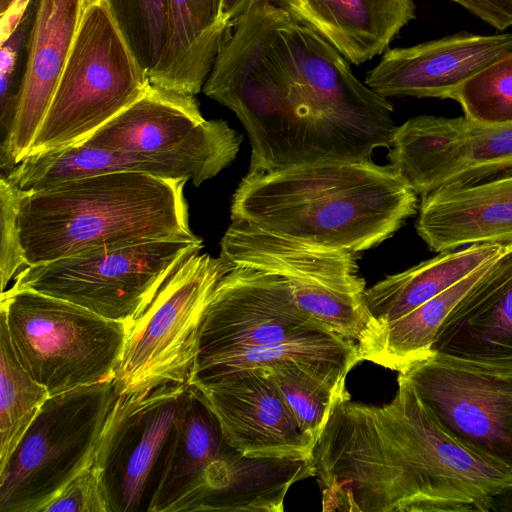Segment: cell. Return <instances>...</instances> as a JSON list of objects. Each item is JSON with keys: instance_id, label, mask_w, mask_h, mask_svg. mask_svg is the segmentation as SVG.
<instances>
[{"instance_id": "obj_35", "label": "cell", "mask_w": 512, "mask_h": 512, "mask_svg": "<svg viewBox=\"0 0 512 512\" xmlns=\"http://www.w3.org/2000/svg\"><path fill=\"white\" fill-rule=\"evenodd\" d=\"M261 0H222L221 12L224 21L233 26L234 23L255 3Z\"/></svg>"}, {"instance_id": "obj_9", "label": "cell", "mask_w": 512, "mask_h": 512, "mask_svg": "<svg viewBox=\"0 0 512 512\" xmlns=\"http://www.w3.org/2000/svg\"><path fill=\"white\" fill-rule=\"evenodd\" d=\"M230 265L221 257L198 252L177 267L128 326L114 378L117 395L188 383L206 308Z\"/></svg>"}, {"instance_id": "obj_7", "label": "cell", "mask_w": 512, "mask_h": 512, "mask_svg": "<svg viewBox=\"0 0 512 512\" xmlns=\"http://www.w3.org/2000/svg\"><path fill=\"white\" fill-rule=\"evenodd\" d=\"M116 396L114 380L50 396L0 470V511L40 512L92 466Z\"/></svg>"}, {"instance_id": "obj_16", "label": "cell", "mask_w": 512, "mask_h": 512, "mask_svg": "<svg viewBox=\"0 0 512 512\" xmlns=\"http://www.w3.org/2000/svg\"><path fill=\"white\" fill-rule=\"evenodd\" d=\"M220 246L224 261L284 278L299 307L323 296L364 299L358 253L285 237L241 221H232Z\"/></svg>"}, {"instance_id": "obj_1", "label": "cell", "mask_w": 512, "mask_h": 512, "mask_svg": "<svg viewBox=\"0 0 512 512\" xmlns=\"http://www.w3.org/2000/svg\"><path fill=\"white\" fill-rule=\"evenodd\" d=\"M203 92L235 113L248 173L319 162H369L389 148L393 106L360 82L324 37L261 0L232 26Z\"/></svg>"}, {"instance_id": "obj_23", "label": "cell", "mask_w": 512, "mask_h": 512, "mask_svg": "<svg viewBox=\"0 0 512 512\" xmlns=\"http://www.w3.org/2000/svg\"><path fill=\"white\" fill-rule=\"evenodd\" d=\"M360 361L354 341L329 330H319L278 343L195 361L188 384L209 385L243 369L293 363L338 394L346 390V376Z\"/></svg>"}, {"instance_id": "obj_18", "label": "cell", "mask_w": 512, "mask_h": 512, "mask_svg": "<svg viewBox=\"0 0 512 512\" xmlns=\"http://www.w3.org/2000/svg\"><path fill=\"white\" fill-rule=\"evenodd\" d=\"M90 1L33 0L13 129L7 150L0 155L2 174L27 156Z\"/></svg>"}, {"instance_id": "obj_33", "label": "cell", "mask_w": 512, "mask_h": 512, "mask_svg": "<svg viewBox=\"0 0 512 512\" xmlns=\"http://www.w3.org/2000/svg\"><path fill=\"white\" fill-rule=\"evenodd\" d=\"M40 512H110L96 467L76 476Z\"/></svg>"}, {"instance_id": "obj_30", "label": "cell", "mask_w": 512, "mask_h": 512, "mask_svg": "<svg viewBox=\"0 0 512 512\" xmlns=\"http://www.w3.org/2000/svg\"><path fill=\"white\" fill-rule=\"evenodd\" d=\"M141 66L155 67L166 34L169 0H106Z\"/></svg>"}, {"instance_id": "obj_5", "label": "cell", "mask_w": 512, "mask_h": 512, "mask_svg": "<svg viewBox=\"0 0 512 512\" xmlns=\"http://www.w3.org/2000/svg\"><path fill=\"white\" fill-rule=\"evenodd\" d=\"M149 85L106 0H91L27 156L85 141Z\"/></svg>"}, {"instance_id": "obj_6", "label": "cell", "mask_w": 512, "mask_h": 512, "mask_svg": "<svg viewBox=\"0 0 512 512\" xmlns=\"http://www.w3.org/2000/svg\"><path fill=\"white\" fill-rule=\"evenodd\" d=\"M0 317L25 370L50 396L114 380L128 325L31 289L1 293Z\"/></svg>"}, {"instance_id": "obj_20", "label": "cell", "mask_w": 512, "mask_h": 512, "mask_svg": "<svg viewBox=\"0 0 512 512\" xmlns=\"http://www.w3.org/2000/svg\"><path fill=\"white\" fill-rule=\"evenodd\" d=\"M434 351L512 368V243L445 319Z\"/></svg>"}, {"instance_id": "obj_14", "label": "cell", "mask_w": 512, "mask_h": 512, "mask_svg": "<svg viewBox=\"0 0 512 512\" xmlns=\"http://www.w3.org/2000/svg\"><path fill=\"white\" fill-rule=\"evenodd\" d=\"M319 330L328 329L298 306L284 278L231 264L206 308L194 362Z\"/></svg>"}, {"instance_id": "obj_32", "label": "cell", "mask_w": 512, "mask_h": 512, "mask_svg": "<svg viewBox=\"0 0 512 512\" xmlns=\"http://www.w3.org/2000/svg\"><path fill=\"white\" fill-rule=\"evenodd\" d=\"M20 190L5 175L0 177V280L1 293L8 283L26 267L18 229V198Z\"/></svg>"}, {"instance_id": "obj_25", "label": "cell", "mask_w": 512, "mask_h": 512, "mask_svg": "<svg viewBox=\"0 0 512 512\" xmlns=\"http://www.w3.org/2000/svg\"><path fill=\"white\" fill-rule=\"evenodd\" d=\"M504 248L502 244H474L438 253L365 289L364 301L375 323L371 334L460 282L498 257Z\"/></svg>"}, {"instance_id": "obj_3", "label": "cell", "mask_w": 512, "mask_h": 512, "mask_svg": "<svg viewBox=\"0 0 512 512\" xmlns=\"http://www.w3.org/2000/svg\"><path fill=\"white\" fill-rule=\"evenodd\" d=\"M187 181L114 172L20 191L17 222L26 266L98 248L200 239L188 222Z\"/></svg>"}, {"instance_id": "obj_8", "label": "cell", "mask_w": 512, "mask_h": 512, "mask_svg": "<svg viewBox=\"0 0 512 512\" xmlns=\"http://www.w3.org/2000/svg\"><path fill=\"white\" fill-rule=\"evenodd\" d=\"M202 247L200 238L87 250L26 266L11 288L57 297L129 326L177 267Z\"/></svg>"}, {"instance_id": "obj_34", "label": "cell", "mask_w": 512, "mask_h": 512, "mask_svg": "<svg viewBox=\"0 0 512 512\" xmlns=\"http://www.w3.org/2000/svg\"><path fill=\"white\" fill-rule=\"evenodd\" d=\"M459 4L498 31L512 26V0H448Z\"/></svg>"}, {"instance_id": "obj_12", "label": "cell", "mask_w": 512, "mask_h": 512, "mask_svg": "<svg viewBox=\"0 0 512 512\" xmlns=\"http://www.w3.org/2000/svg\"><path fill=\"white\" fill-rule=\"evenodd\" d=\"M399 375L454 435L512 468V368L434 351Z\"/></svg>"}, {"instance_id": "obj_27", "label": "cell", "mask_w": 512, "mask_h": 512, "mask_svg": "<svg viewBox=\"0 0 512 512\" xmlns=\"http://www.w3.org/2000/svg\"><path fill=\"white\" fill-rule=\"evenodd\" d=\"M50 397L18 360L7 325L0 317V470Z\"/></svg>"}, {"instance_id": "obj_11", "label": "cell", "mask_w": 512, "mask_h": 512, "mask_svg": "<svg viewBox=\"0 0 512 512\" xmlns=\"http://www.w3.org/2000/svg\"><path fill=\"white\" fill-rule=\"evenodd\" d=\"M387 156L420 196L494 179L512 173V122L416 116L396 127Z\"/></svg>"}, {"instance_id": "obj_21", "label": "cell", "mask_w": 512, "mask_h": 512, "mask_svg": "<svg viewBox=\"0 0 512 512\" xmlns=\"http://www.w3.org/2000/svg\"><path fill=\"white\" fill-rule=\"evenodd\" d=\"M294 19L360 65L389 49L416 17L414 0H275Z\"/></svg>"}, {"instance_id": "obj_13", "label": "cell", "mask_w": 512, "mask_h": 512, "mask_svg": "<svg viewBox=\"0 0 512 512\" xmlns=\"http://www.w3.org/2000/svg\"><path fill=\"white\" fill-rule=\"evenodd\" d=\"M242 139L226 121L204 119L195 96L150 84L80 144L189 161L213 178L236 158Z\"/></svg>"}, {"instance_id": "obj_29", "label": "cell", "mask_w": 512, "mask_h": 512, "mask_svg": "<svg viewBox=\"0 0 512 512\" xmlns=\"http://www.w3.org/2000/svg\"><path fill=\"white\" fill-rule=\"evenodd\" d=\"M262 367H266L301 432L315 443L339 393H334L299 365L281 363Z\"/></svg>"}, {"instance_id": "obj_24", "label": "cell", "mask_w": 512, "mask_h": 512, "mask_svg": "<svg viewBox=\"0 0 512 512\" xmlns=\"http://www.w3.org/2000/svg\"><path fill=\"white\" fill-rule=\"evenodd\" d=\"M114 172H141L184 178L195 186L211 179L200 166L181 159L74 144L28 155L5 177L22 192L46 189L67 180ZM4 175V174H3Z\"/></svg>"}, {"instance_id": "obj_4", "label": "cell", "mask_w": 512, "mask_h": 512, "mask_svg": "<svg viewBox=\"0 0 512 512\" xmlns=\"http://www.w3.org/2000/svg\"><path fill=\"white\" fill-rule=\"evenodd\" d=\"M308 477L311 459L249 458L231 447L190 386L148 512H282L289 488Z\"/></svg>"}, {"instance_id": "obj_2", "label": "cell", "mask_w": 512, "mask_h": 512, "mask_svg": "<svg viewBox=\"0 0 512 512\" xmlns=\"http://www.w3.org/2000/svg\"><path fill=\"white\" fill-rule=\"evenodd\" d=\"M417 196L390 164L319 162L247 173L233 195L231 220L360 253L414 215Z\"/></svg>"}, {"instance_id": "obj_15", "label": "cell", "mask_w": 512, "mask_h": 512, "mask_svg": "<svg viewBox=\"0 0 512 512\" xmlns=\"http://www.w3.org/2000/svg\"><path fill=\"white\" fill-rule=\"evenodd\" d=\"M192 387L215 415L224 440L242 455L311 459L315 443L299 429L266 367Z\"/></svg>"}, {"instance_id": "obj_31", "label": "cell", "mask_w": 512, "mask_h": 512, "mask_svg": "<svg viewBox=\"0 0 512 512\" xmlns=\"http://www.w3.org/2000/svg\"><path fill=\"white\" fill-rule=\"evenodd\" d=\"M33 0L22 22L14 33L0 43V126L1 146L0 155L7 150L11 137L20 83L23 73L21 59L25 55L26 41L32 21Z\"/></svg>"}, {"instance_id": "obj_22", "label": "cell", "mask_w": 512, "mask_h": 512, "mask_svg": "<svg viewBox=\"0 0 512 512\" xmlns=\"http://www.w3.org/2000/svg\"><path fill=\"white\" fill-rule=\"evenodd\" d=\"M222 0H169L164 44L150 84L181 94H198L232 27L222 17Z\"/></svg>"}, {"instance_id": "obj_10", "label": "cell", "mask_w": 512, "mask_h": 512, "mask_svg": "<svg viewBox=\"0 0 512 512\" xmlns=\"http://www.w3.org/2000/svg\"><path fill=\"white\" fill-rule=\"evenodd\" d=\"M189 390L165 383L116 396L93 463L110 512H148Z\"/></svg>"}, {"instance_id": "obj_26", "label": "cell", "mask_w": 512, "mask_h": 512, "mask_svg": "<svg viewBox=\"0 0 512 512\" xmlns=\"http://www.w3.org/2000/svg\"><path fill=\"white\" fill-rule=\"evenodd\" d=\"M492 261L409 313L377 328L357 346L361 359L400 372L430 356L441 325Z\"/></svg>"}, {"instance_id": "obj_36", "label": "cell", "mask_w": 512, "mask_h": 512, "mask_svg": "<svg viewBox=\"0 0 512 512\" xmlns=\"http://www.w3.org/2000/svg\"><path fill=\"white\" fill-rule=\"evenodd\" d=\"M16 0H0V16L3 15Z\"/></svg>"}, {"instance_id": "obj_28", "label": "cell", "mask_w": 512, "mask_h": 512, "mask_svg": "<svg viewBox=\"0 0 512 512\" xmlns=\"http://www.w3.org/2000/svg\"><path fill=\"white\" fill-rule=\"evenodd\" d=\"M464 116L483 124L512 122V54L504 56L462 82L447 96Z\"/></svg>"}, {"instance_id": "obj_19", "label": "cell", "mask_w": 512, "mask_h": 512, "mask_svg": "<svg viewBox=\"0 0 512 512\" xmlns=\"http://www.w3.org/2000/svg\"><path fill=\"white\" fill-rule=\"evenodd\" d=\"M416 231L437 253L512 243V173L421 196Z\"/></svg>"}, {"instance_id": "obj_17", "label": "cell", "mask_w": 512, "mask_h": 512, "mask_svg": "<svg viewBox=\"0 0 512 512\" xmlns=\"http://www.w3.org/2000/svg\"><path fill=\"white\" fill-rule=\"evenodd\" d=\"M512 54V32H461L411 47L386 50L365 85L379 96L447 99L492 62Z\"/></svg>"}]
</instances>
